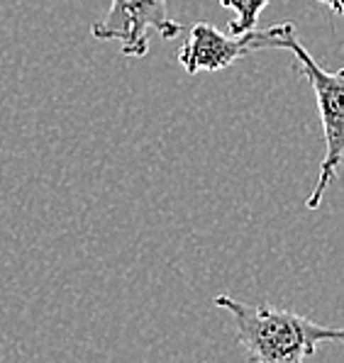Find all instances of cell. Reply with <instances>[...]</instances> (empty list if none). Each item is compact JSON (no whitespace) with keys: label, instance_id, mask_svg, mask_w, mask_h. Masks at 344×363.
<instances>
[{"label":"cell","instance_id":"277c9868","mask_svg":"<svg viewBox=\"0 0 344 363\" xmlns=\"http://www.w3.org/2000/svg\"><path fill=\"white\" fill-rule=\"evenodd\" d=\"M159 32L162 39H174L183 32L169 18V0H113L108 15L91 27L96 39H115L125 57H144L149 52V37Z\"/></svg>","mask_w":344,"mask_h":363},{"label":"cell","instance_id":"6da1fadb","mask_svg":"<svg viewBox=\"0 0 344 363\" xmlns=\"http://www.w3.org/2000/svg\"><path fill=\"white\" fill-rule=\"evenodd\" d=\"M213 305L232 315L237 342L252 363H298L313 359L320 344H344V327L320 325L286 307L247 305L232 295H218Z\"/></svg>","mask_w":344,"mask_h":363},{"label":"cell","instance_id":"5b68a950","mask_svg":"<svg viewBox=\"0 0 344 363\" xmlns=\"http://www.w3.org/2000/svg\"><path fill=\"white\" fill-rule=\"evenodd\" d=\"M271 0H220L223 8H230L237 13V18L232 22H227V32L235 37L244 35L249 30H257V22L262 10L269 5Z\"/></svg>","mask_w":344,"mask_h":363},{"label":"cell","instance_id":"8992f818","mask_svg":"<svg viewBox=\"0 0 344 363\" xmlns=\"http://www.w3.org/2000/svg\"><path fill=\"white\" fill-rule=\"evenodd\" d=\"M318 3L327 5L335 15H344V0H318Z\"/></svg>","mask_w":344,"mask_h":363},{"label":"cell","instance_id":"7a4b0ae2","mask_svg":"<svg viewBox=\"0 0 344 363\" xmlns=\"http://www.w3.org/2000/svg\"><path fill=\"white\" fill-rule=\"evenodd\" d=\"M284 49L293 52V57L298 59V64L303 69V76L313 86L315 100H318L320 122H323L325 132V159L320 164V176L315 181L313 193L305 200V208L318 210L325 198V191L337 178L344 161V69L325 71L318 61L310 57L308 49L296 39V30L288 32Z\"/></svg>","mask_w":344,"mask_h":363},{"label":"cell","instance_id":"3957f363","mask_svg":"<svg viewBox=\"0 0 344 363\" xmlns=\"http://www.w3.org/2000/svg\"><path fill=\"white\" fill-rule=\"evenodd\" d=\"M293 30L291 22H281L269 30H249L244 35H225L215 25L198 22L188 30V37L179 49V64L186 69V74H201V71H223L235 61L252 52L262 49H284L286 37Z\"/></svg>","mask_w":344,"mask_h":363}]
</instances>
